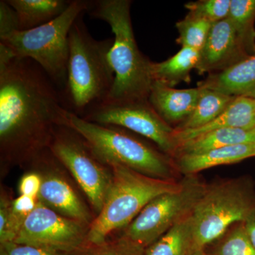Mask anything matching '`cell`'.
<instances>
[{
	"mask_svg": "<svg viewBox=\"0 0 255 255\" xmlns=\"http://www.w3.org/2000/svg\"><path fill=\"white\" fill-rule=\"evenodd\" d=\"M16 11L18 31L32 29L58 17L71 4L70 0H6Z\"/></svg>",
	"mask_w": 255,
	"mask_h": 255,
	"instance_id": "cell-19",
	"label": "cell"
},
{
	"mask_svg": "<svg viewBox=\"0 0 255 255\" xmlns=\"http://www.w3.org/2000/svg\"><path fill=\"white\" fill-rule=\"evenodd\" d=\"M60 125L78 132L94 155L106 165L122 164L150 177L173 179L172 157L127 129L92 123L65 108L61 112Z\"/></svg>",
	"mask_w": 255,
	"mask_h": 255,
	"instance_id": "cell-4",
	"label": "cell"
},
{
	"mask_svg": "<svg viewBox=\"0 0 255 255\" xmlns=\"http://www.w3.org/2000/svg\"><path fill=\"white\" fill-rule=\"evenodd\" d=\"M64 108L61 92L36 62L0 61L1 159L24 163L49 148Z\"/></svg>",
	"mask_w": 255,
	"mask_h": 255,
	"instance_id": "cell-1",
	"label": "cell"
},
{
	"mask_svg": "<svg viewBox=\"0 0 255 255\" xmlns=\"http://www.w3.org/2000/svg\"><path fill=\"white\" fill-rule=\"evenodd\" d=\"M107 166L112 170V184L103 207L89 228L87 247L106 243L114 231L127 228L152 199L183 186V182L150 177L122 164Z\"/></svg>",
	"mask_w": 255,
	"mask_h": 255,
	"instance_id": "cell-5",
	"label": "cell"
},
{
	"mask_svg": "<svg viewBox=\"0 0 255 255\" xmlns=\"http://www.w3.org/2000/svg\"><path fill=\"white\" fill-rule=\"evenodd\" d=\"M231 0H199L184 5L189 13L212 23L228 18Z\"/></svg>",
	"mask_w": 255,
	"mask_h": 255,
	"instance_id": "cell-26",
	"label": "cell"
},
{
	"mask_svg": "<svg viewBox=\"0 0 255 255\" xmlns=\"http://www.w3.org/2000/svg\"><path fill=\"white\" fill-rule=\"evenodd\" d=\"M130 0L91 1L89 13L103 20L113 32L109 61L114 73L112 90L104 101L148 100L153 80L152 61L137 47L130 18Z\"/></svg>",
	"mask_w": 255,
	"mask_h": 255,
	"instance_id": "cell-2",
	"label": "cell"
},
{
	"mask_svg": "<svg viewBox=\"0 0 255 255\" xmlns=\"http://www.w3.org/2000/svg\"><path fill=\"white\" fill-rule=\"evenodd\" d=\"M38 201L55 212L91 225L94 219L85 204L66 180L58 175L42 177Z\"/></svg>",
	"mask_w": 255,
	"mask_h": 255,
	"instance_id": "cell-14",
	"label": "cell"
},
{
	"mask_svg": "<svg viewBox=\"0 0 255 255\" xmlns=\"http://www.w3.org/2000/svg\"><path fill=\"white\" fill-rule=\"evenodd\" d=\"M213 23L188 12L187 16L176 23L178 36L177 43L182 47L200 51L212 27Z\"/></svg>",
	"mask_w": 255,
	"mask_h": 255,
	"instance_id": "cell-24",
	"label": "cell"
},
{
	"mask_svg": "<svg viewBox=\"0 0 255 255\" xmlns=\"http://www.w3.org/2000/svg\"><path fill=\"white\" fill-rule=\"evenodd\" d=\"M90 225L69 219L38 201L14 243L75 255L87 248Z\"/></svg>",
	"mask_w": 255,
	"mask_h": 255,
	"instance_id": "cell-11",
	"label": "cell"
},
{
	"mask_svg": "<svg viewBox=\"0 0 255 255\" xmlns=\"http://www.w3.org/2000/svg\"><path fill=\"white\" fill-rule=\"evenodd\" d=\"M91 1L72 0L66 11L38 27L17 31L0 39L14 58L36 62L61 94L67 81L69 33L79 16L88 11Z\"/></svg>",
	"mask_w": 255,
	"mask_h": 255,
	"instance_id": "cell-6",
	"label": "cell"
},
{
	"mask_svg": "<svg viewBox=\"0 0 255 255\" xmlns=\"http://www.w3.org/2000/svg\"><path fill=\"white\" fill-rule=\"evenodd\" d=\"M83 14L75 21L69 33L67 81L62 93L65 109L80 117L106 100L114 82L109 61L114 38L95 39L84 23Z\"/></svg>",
	"mask_w": 255,
	"mask_h": 255,
	"instance_id": "cell-3",
	"label": "cell"
},
{
	"mask_svg": "<svg viewBox=\"0 0 255 255\" xmlns=\"http://www.w3.org/2000/svg\"><path fill=\"white\" fill-rule=\"evenodd\" d=\"M1 255H72L14 242L1 244Z\"/></svg>",
	"mask_w": 255,
	"mask_h": 255,
	"instance_id": "cell-29",
	"label": "cell"
},
{
	"mask_svg": "<svg viewBox=\"0 0 255 255\" xmlns=\"http://www.w3.org/2000/svg\"><path fill=\"white\" fill-rule=\"evenodd\" d=\"M194 249L191 214L146 248L144 255H191Z\"/></svg>",
	"mask_w": 255,
	"mask_h": 255,
	"instance_id": "cell-21",
	"label": "cell"
},
{
	"mask_svg": "<svg viewBox=\"0 0 255 255\" xmlns=\"http://www.w3.org/2000/svg\"><path fill=\"white\" fill-rule=\"evenodd\" d=\"M201 93V88L199 87L177 90L159 82H153L148 100L154 110L166 123L171 127L175 124L177 127L194 111Z\"/></svg>",
	"mask_w": 255,
	"mask_h": 255,
	"instance_id": "cell-13",
	"label": "cell"
},
{
	"mask_svg": "<svg viewBox=\"0 0 255 255\" xmlns=\"http://www.w3.org/2000/svg\"><path fill=\"white\" fill-rule=\"evenodd\" d=\"M36 172H30L25 174L20 180V195L31 196L38 199V193L41 189L42 177Z\"/></svg>",
	"mask_w": 255,
	"mask_h": 255,
	"instance_id": "cell-30",
	"label": "cell"
},
{
	"mask_svg": "<svg viewBox=\"0 0 255 255\" xmlns=\"http://www.w3.org/2000/svg\"><path fill=\"white\" fill-rule=\"evenodd\" d=\"M92 123L124 128L154 142L173 158L177 150L174 128L159 117L148 100L103 101L82 117Z\"/></svg>",
	"mask_w": 255,
	"mask_h": 255,
	"instance_id": "cell-10",
	"label": "cell"
},
{
	"mask_svg": "<svg viewBox=\"0 0 255 255\" xmlns=\"http://www.w3.org/2000/svg\"><path fill=\"white\" fill-rule=\"evenodd\" d=\"M199 51L182 47L179 52L161 63H151L150 73L153 82L174 87L182 82L191 81V72L196 69Z\"/></svg>",
	"mask_w": 255,
	"mask_h": 255,
	"instance_id": "cell-20",
	"label": "cell"
},
{
	"mask_svg": "<svg viewBox=\"0 0 255 255\" xmlns=\"http://www.w3.org/2000/svg\"><path fill=\"white\" fill-rule=\"evenodd\" d=\"M215 255H255V248L241 223L231 230L216 248Z\"/></svg>",
	"mask_w": 255,
	"mask_h": 255,
	"instance_id": "cell-25",
	"label": "cell"
},
{
	"mask_svg": "<svg viewBox=\"0 0 255 255\" xmlns=\"http://www.w3.org/2000/svg\"><path fill=\"white\" fill-rule=\"evenodd\" d=\"M228 19L247 53L255 55V0H231Z\"/></svg>",
	"mask_w": 255,
	"mask_h": 255,
	"instance_id": "cell-23",
	"label": "cell"
},
{
	"mask_svg": "<svg viewBox=\"0 0 255 255\" xmlns=\"http://www.w3.org/2000/svg\"><path fill=\"white\" fill-rule=\"evenodd\" d=\"M253 157H255V144L228 146L201 153L174 157L178 169L186 175L191 176L216 166L237 163Z\"/></svg>",
	"mask_w": 255,
	"mask_h": 255,
	"instance_id": "cell-17",
	"label": "cell"
},
{
	"mask_svg": "<svg viewBox=\"0 0 255 255\" xmlns=\"http://www.w3.org/2000/svg\"><path fill=\"white\" fill-rule=\"evenodd\" d=\"M249 56L232 23L226 18L213 23L205 44L199 51L196 70L199 75L221 73Z\"/></svg>",
	"mask_w": 255,
	"mask_h": 255,
	"instance_id": "cell-12",
	"label": "cell"
},
{
	"mask_svg": "<svg viewBox=\"0 0 255 255\" xmlns=\"http://www.w3.org/2000/svg\"><path fill=\"white\" fill-rule=\"evenodd\" d=\"M145 251L132 246L119 238L99 246H88L75 255H144Z\"/></svg>",
	"mask_w": 255,
	"mask_h": 255,
	"instance_id": "cell-27",
	"label": "cell"
},
{
	"mask_svg": "<svg viewBox=\"0 0 255 255\" xmlns=\"http://www.w3.org/2000/svg\"><path fill=\"white\" fill-rule=\"evenodd\" d=\"M206 188L194 175L188 176L180 189L161 194L150 201L125 228L121 239L145 251L191 214Z\"/></svg>",
	"mask_w": 255,
	"mask_h": 255,
	"instance_id": "cell-8",
	"label": "cell"
},
{
	"mask_svg": "<svg viewBox=\"0 0 255 255\" xmlns=\"http://www.w3.org/2000/svg\"><path fill=\"white\" fill-rule=\"evenodd\" d=\"M191 255H206L205 253H204V250L200 249H195L194 248L193 250L192 253H191Z\"/></svg>",
	"mask_w": 255,
	"mask_h": 255,
	"instance_id": "cell-32",
	"label": "cell"
},
{
	"mask_svg": "<svg viewBox=\"0 0 255 255\" xmlns=\"http://www.w3.org/2000/svg\"><path fill=\"white\" fill-rule=\"evenodd\" d=\"M197 87L255 100V55L221 73L210 74Z\"/></svg>",
	"mask_w": 255,
	"mask_h": 255,
	"instance_id": "cell-15",
	"label": "cell"
},
{
	"mask_svg": "<svg viewBox=\"0 0 255 255\" xmlns=\"http://www.w3.org/2000/svg\"><path fill=\"white\" fill-rule=\"evenodd\" d=\"M252 129L255 128V100L236 97L217 118L204 127L193 130H177L174 137L177 145L205 132L221 128Z\"/></svg>",
	"mask_w": 255,
	"mask_h": 255,
	"instance_id": "cell-16",
	"label": "cell"
},
{
	"mask_svg": "<svg viewBox=\"0 0 255 255\" xmlns=\"http://www.w3.org/2000/svg\"><path fill=\"white\" fill-rule=\"evenodd\" d=\"M243 223L250 239L255 248V208Z\"/></svg>",
	"mask_w": 255,
	"mask_h": 255,
	"instance_id": "cell-31",
	"label": "cell"
},
{
	"mask_svg": "<svg viewBox=\"0 0 255 255\" xmlns=\"http://www.w3.org/2000/svg\"><path fill=\"white\" fill-rule=\"evenodd\" d=\"M19 30L16 11L6 0L0 1V39L9 36Z\"/></svg>",
	"mask_w": 255,
	"mask_h": 255,
	"instance_id": "cell-28",
	"label": "cell"
},
{
	"mask_svg": "<svg viewBox=\"0 0 255 255\" xmlns=\"http://www.w3.org/2000/svg\"><path fill=\"white\" fill-rule=\"evenodd\" d=\"M236 97L209 89L201 88V96L194 111L184 122L174 128L186 130L204 127L217 118Z\"/></svg>",
	"mask_w": 255,
	"mask_h": 255,
	"instance_id": "cell-22",
	"label": "cell"
},
{
	"mask_svg": "<svg viewBox=\"0 0 255 255\" xmlns=\"http://www.w3.org/2000/svg\"><path fill=\"white\" fill-rule=\"evenodd\" d=\"M49 149L72 174L99 214L112 184L111 169L94 155L78 132L65 126L55 127Z\"/></svg>",
	"mask_w": 255,
	"mask_h": 255,
	"instance_id": "cell-9",
	"label": "cell"
},
{
	"mask_svg": "<svg viewBox=\"0 0 255 255\" xmlns=\"http://www.w3.org/2000/svg\"><path fill=\"white\" fill-rule=\"evenodd\" d=\"M255 144V128L252 129L221 128L205 132L181 142L177 145L174 157L192 155L228 146Z\"/></svg>",
	"mask_w": 255,
	"mask_h": 255,
	"instance_id": "cell-18",
	"label": "cell"
},
{
	"mask_svg": "<svg viewBox=\"0 0 255 255\" xmlns=\"http://www.w3.org/2000/svg\"><path fill=\"white\" fill-rule=\"evenodd\" d=\"M255 208L249 191L238 181L207 187L191 213L194 248L204 250L232 225L244 222Z\"/></svg>",
	"mask_w": 255,
	"mask_h": 255,
	"instance_id": "cell-7",
	"label": "cell"
}]
</instances>
